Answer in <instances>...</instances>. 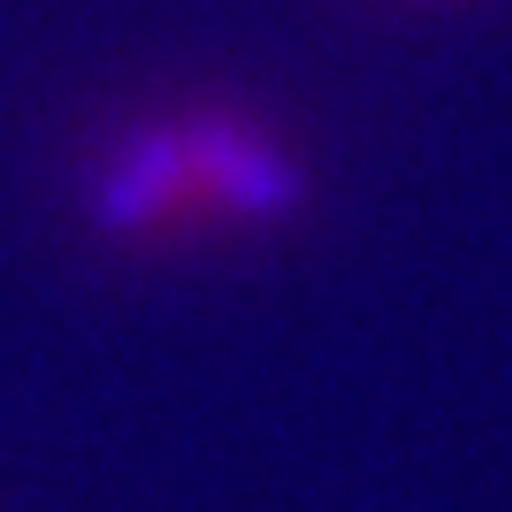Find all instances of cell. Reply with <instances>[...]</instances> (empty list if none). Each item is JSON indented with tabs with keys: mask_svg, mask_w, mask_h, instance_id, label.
<instances>
[{
	"mask_svg": "<svg viewBox=\"0 0 512 512\" xmlns=\"http://www.w3.org/2000/svg\"><path fill=\"white\" fill-rule=\"evenodd\" d=\"M184 153H192V176H199V199L237 222H291L306 207V176L299 161L268 138V130L237 123L222 107H199L184 115Z\"/></svg>",
	"mask_w": 512,
	"mask_h": 512,
	"instance_id": "6da1fadb",
	"label": "cell"
},
{
	"mask_svg": "<svg viewBox=\"0 0 512 512\" xmlns=\"http://www.w3.org/2000/svg\"><path fill=\"white\" fill-rule=\"evenodd\" d=\"M192 199H199V176H192V153H184V130L146 123L107 153L100 184H92V222L107 237H138V230L176 222Z\"/></svg>",
	"mask_w": 512,
	"mask_h": 512,
	"instance_id": "7a4b0ae2",
	"label": "cell"
}]
</instances>
